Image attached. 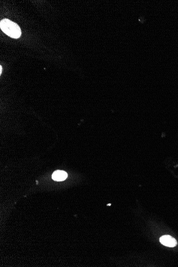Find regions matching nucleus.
<instances>
[{"mask_svg": "<svg viewBox=\"0 0 178 267\" xmlns=\"http://www.w3.org/2000/svg\"><path fill=\"white\" fill-rule=\"evenodd\" d=\"M0 28L5 34L11 38H18L21 36V29L19 26L9 19L2 20L0 22Z\"/></svg>", "mask_w": 178, "mask_h": 267, "instance_id": "1", "label": "nucleus"}, {"mask_svg": "<svg viewBox=\"0 0 178 267\" xmlns=\"http://www.w3.org/2000/svg\"><path fill=\"white\" fill-rule=\"evenodd\" d=\"M159 241L162 245L170 247H173L177 245L176 239L170 235L163 236L160 238Z\"/></svg>", "mask_w": 178, "mask_h": 267, "instance_id": "2", "label": "nucleus"}, {"mask_svg": "<svg viewBox=\"0 0 178 267\" xmlns=\"http://www.w3.org/2000/svg\"><path fill=\"white\" fill-rule=\"evenodd\" d=\"M67 178V173L65 171L57 170L54 171L52 175V178L53 180L57 181H61L65 180Z\"/></svg>", "mask_w": 178, "mask_h": 267, "instance_id": "3", "label": "nucleus"}, {"mask_svg": "<svg viewBox=\"0 0 178 267\" xmlns=\"http://www.w3.org/2000/svg\"><path fill=\"white\" fill-rule=\"evenodd\" d=\"M2 66H0V74H2Z\"/></svg>", "mask_w": 178, "mask_h": 267, "instance_id": "4", "label": "nucleus"}, {"mask_svg": "<svg viewBox=\"0 0 178 267\" xmlns=\"http://www.w3.org/2000/svg\"><path fill=\"white\" fill-rule=\"evenodd\" d=\"M108 205V206H110V205H111V204H108V205Z\"/></svg>", "mask_w": 178, "mask_h": 267, "instance_id": "5", "label": "nucleus"}]
</instances>
